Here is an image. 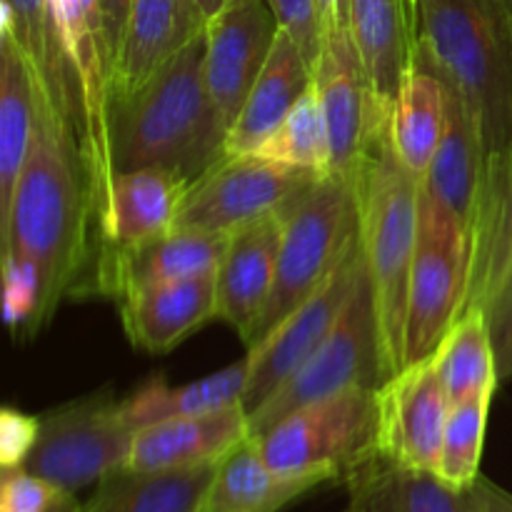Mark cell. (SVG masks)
I'll list each match as a JSON object with an SVG mask.
<instances>
[{
	"mask_svg": "<svg viewBox=\"0 0 512 512\" xmlns=\"http://www.w3.org/2000/svg\"><path fill=\"white\" fill-rule=\"evenodd\" d=\"M345 512H350V510H345Z\"/></svg>",
	"mask_w": 512,
	"mask_h": 512,
	"instance_id": "cell-46",
	"label": "cell"
},
{
	"mask_svg": "<svg viewBox=\"0 0 512 512\" xmlns=\"http://www.w3.org/2000/svg\"><path fill=\"white\" fill-rule=\"evenodd\" d=\"M130 5H133V0H100L105 35H108V43H110V50H113L115 63H118L120 43H123V30H125V23H128Z\"/></svg>",
	"mask_w": 512,
	"mask_h": 512,
	"instance_id": "cell-41",
	"label": "cell"
},
{
	"mask_svg": "<svg viewBox=\"0 0 512 512\" xmlns=\"http://www.w3.org/2000/svg\"><path fill=\"white\" fill-rule=\"evenodd\" d=\"M418 50L458 90L485 150L512 143V8L508 0H415Z\"/></svg>",
	"mask_w": 512,
	"mask_h": 512,
	"instance_id": "cell-3",
	"label": "cell"
},
{
	"mask_svg": "<svg viewBox=\"0 0 512 512\" xmlns=\"http://www.w3.org/2000/svg\"><path fill=\"white\" fill-rule=\"evenodd\" d=\"M278 30L265 0H225L205 23V80L225 130L268 63Z\"/></svg>",
	"mask_w": 512,
	"mask_h": 512,
	"instance_id": "cell-14",
	"label": "cell"
},
{
	"mask_svg": "<svg viewBox=\"0 0 512 512\" xmlns=\"http://www.w3.org/2000/svg\"><path fill=\"white\" fill-rule=\"evenodd\" d=\"M118 308L130 343L145 353L163 355L218 318V280L203 275L135 290Z\"/></svg>",
	"mask_w": 512,
	"mask_h": 512,
	"instance_id": "cell-23",
	"label": "cell"
},
{
	"mask_svg": "<svg viewBox=\"0 0 512 512\" xmlns=\"http://www.w3.org/2000/svg\"><path fill=\"white\" fill-rule=\"evenodd\" d=\"M512 275V143L488 153L470 220V268L463 313L485 310ZM460 313V315H463Z\"/></svg>",
	"mask_w": 512,
	"mask_h": 512,
	"instance_id": "cell-20",
	"label": "cell"
},
{
	"mask_svg": "<svg viewBox=\"0 0 512 512\" xmlns=\"http://www.w3.org/2000/svg\"><path fill=\"white\" fill-rule=\"evenodd\" d=\"M483 313L488 318L490 338H493L498 378L500 383H508L512 380V275Z\"/></svg>",
	"mask_w": 512,
	"mask_h": 512,
	"instance_id": "cell-40",
	"label": "cell"
},
{
	"mask_svg": "<svg viewBox=\"0 0 512 512\" xmlns=\"http://www.w3.org/2000/svg\"><path fill=\"white\" fill-rule=\"evenodd\" d=\"M448 125V80L418 50L413 68L405 75L393 113H390V145L400 163L418 180L438 150Z\"/></svg>",
	"mask_w": 512,
	"mask_h": 512,
	"instance_id": "cell-27",
	"label": "cell"
},
{
	"mask_svg": "<svg viewBox=\"0 0 512 512\" xmlns=\"http://www.w3.org/2000/svg\"><path fill=\"white\" fill-rule=\"evenodd\" d=\"M360 243L373 285L385 380L405 368V310L420 233V180L380 143L358 178Z\"/></svg>",
	"mask_w": 512,
	"mask_h": 512,
	"instance_id": "cell-5",
	"label": "cell"
},
{
	"mask_svg": "<svg viewBox=\"0 0 512 512\" xmlns=\"http://www.w3.org/2000/svg\"><path fill=\"white\" fill-rule=\"evenodd\" d=\"M380 455L403 468L435 473L453 403L433 355L410 363L378 388Z\"/></svg>",
	"mask_w": 512,
	"mask_h": 512,
	"instance_id": "cell-15",
	"label": "cell"
},
{
	"mask_svg": "<svg viewBox=\"0 0 512 512\" xmlns=\"http://www.w3.org/2000/svg\"><path fill=\"white\" fill-rule=\"evenodd\" d=\"M350 35L373 83L395 103L418 55L415 0H350Z\"/></svg>",
	"mask_w": 512,
	"mask_h": 512,
	"instance_id": "cell-26",
	"label": "cell"
},
{
	"mask_svg": "<svg viewBox=\"0 0 512 512\" xmlns=\"http://www.w3.org/2000/svg\"><path fill=\"white\" fill-rule=\"evenodd\" d=\"M315 3H318L325 35L350 30V0H315Z\"/></svg>",
	"mask_w": 512,
	"mask_h": 512,
	"instance_id": "cell-42",
	"label": "cell"
},
{
	"mask_svg": "<svg viewBox=\"0 0 512 512\" xmlns=\"http://www.w3.org/2000/svg\"><path fill=\"white\" fill-rule=\"evenodd\" d=\"M53 48V100L70 123L90 175L93 218L103 210L115 175V58L100 0H48Z\"/></svg>",
	"mask_w": 512,
	"mask_h": 512,
	"instance_id": "cell-4",
	"label": "cell"
},
{
	"mask_svg": "<svg viewBox=\"0 0 512 512\" xmlns=\"http://www.w3.org/2000/svg\"><path fill=\"white\" fill-rule=\"evenodd\" d=\"M0 30L18 43L38 88L53 98L48 0H0Z\"/></svg>",
	"mask_w": 512,
	"mask_h": 512,
	"instance_id": "cell-35",
	"label": "cell"
},
{
	"mask_svg": "<svg viewBox=\"0 0 512 512\" xmlns=\"http://www.w3.org/2000/svg\"><path fill=\"white\" fill-rule=\"evenodd\" d=\"M485 158L483 130L463 95L448 83V125L420 180V218L470 233Z\"/></svg>",
	"mask_w": 512,
	"mask_h": 512,
	"instance_id": "cell-17",
	"label": "cell"
},
{
	"mask_svg": "<svg viewBox=\"0 0 512 512\" xmlns=\"http://www.w3.org/2000/svg\"><path fill=\"white\" fill-rule=\"evenodd\" d=\"M365 270L368 268H365L363 243H358L318 290H313L263 338L250 345V375L243 398V408L248 413H253L278 385H283L328 338Z\"/></svg>",
	"mask_w": 512,
	"mask_h": 512,
	"instance_id": "cell-12",
	"label": "cell"
},
{
	"mask_svg": "<svg viewBox=\"0 0 512 512\" xmlns=\"http://www.w3.org/2000/svg\"><path fill=\"white\" fill-rule=\"evenodd\" d=\"M35 128V80L18 43L0 30V215L8 210Z\"/></svg>",
	"mask_w": 512,
	"mask_h": 512,
	"instance_id": "cell-31",
	"label": "cell"
},
{
	"mask_svg": "<svg viewBox=\"0 0 512 512\" xmlns=\"http://www.w3.org/2000/svg\"><path fill=\"white\" fill-rule=\"evenodd\" d=\"M470 233L420 218L418 250L405 310V365L430 358L463 313Z\"/></svg>",
	"mask_w": 512,
	"mask_h": 512,
	"instance_id": "cell-13",
	"label": "cell"
},
{
	"mask_svg": "<svg viewBox=\"0 0 512 512\" xmlns=\"http://www.w3.org/2000/svg\"><path fill=\"white\" fill-rule=\"evenodd\" d=\"M225 245L228 235L170 228L168 233L130 248H100L90 288L120 303L135 290L215 275Z\"/></svg>",
	"mask_w": 512,
	"mask_h": 512,
	"instance_id": "cell-16",
	"label": "cell"
},
{
	"mask_svg": "<svg viewBox=\"0 0 512 512\" xmlns=\"http://www.w3.org/2000/svg\"><path fill=\"white\" fill-rule=\"evenodd\" d=\"M205 23L198 0H133L115 63V103L138 93L203 33Z\"/></svg>",
	"mask_w": 512,
	"mask_h": 512,
	"instance_id": "cell-21",
	"label": "cell"
},
{
	"mask_svg": "<svg viewBox=\"0 0 512 512\" xmlns=\"http://www.w3.org/2000/svg\"><path fill=\"white\" fill-rule=\"evenodd\" d=\"M358 243V185L330 175L318 178L283 213L278 270L258 338L318 290Z\"/></svg>",
	"mask_w": 512,
	"mask_h": 512,
	"instance_id": "cell-7",
	"label": "cell"
},
{
	"mask_svg": "<svg viewBox=\"0 0 512 512\" xmlns=\"http://www.w3.org/2000/svg\"><path fill=\"white\" fill-rule=\"evenodd\" d=\"M250 435L243 405L208 415L165 420L135 430L128 470H190L215 465Z\"/></svg>",
	"mask_w": 512,
	"mask_h": 512,
	"instance_id": "cell-22",
	"label": "cell"
},
{
	"mask_svg": "<svg viewBox=\"0 0 512 512\" xmlns=\"http://www.w3.org/2000/svg\"><path fill=\"white\" fill-rule=\"evenodd\" d=\"M313 80L328 123V175L358 185L368 160L388 138L393 103L370 78L350 30L325 35Z\"/></svg>",
	"mask_w": 512,
	"mask_h": 512,
	"instance_id": "cell-10",
	"label": "cell"
},
{
	"mask_svg": "<svg viewBox=\"0 0 512 512\" xmlns=\"http://www.w3.org/2000/svg\"><path fill=\"white\" fill-rule=\"evenodd\" d=\"M223 120L205 80V30L113 108L115 170H168L195 183L223 158Z\"/></svg>",
	"mask_w": 512,
	"mask_h": 512,
	"instance_id": "cell-2",
	"label": "cell"
},
{
	"mask_svg": "<svg viewBox=\"0 0 512 512\" xmlns=\"http://www.w3.org/2000/svg\"><path fill=\"white\" fill-rule=\"evenodd\" d=\"M383 383V343H380L373 285L365 270L328 338L283 385H278L253 413H248L250 438L263 435L285 415L315 400L330 398L350 388H380Z\"/></svg>",
	"mask_w": 512,
	"mask_h": 512,
	"instance_id": "cell-8",
	"label": "cell"
},
{
	"mask_svg": "<svg viewBox=\"0 0 512 512\" xmlns=\"http://www.w3.org/2000/svg\"><path fill=\"white\" fill-rule=\"evenodd\" d=\"M265 3L273 10L280 30H285L298 43V48L303 50L310 68L315 70L325 43V30L318 13V3L315 0H265Z\"/></svg>",
	"mask_w": 512,
	"mask_h": 512,
	"instance_id": "cell-38",
	"label": "cell"
},
{
	"mask_svg": "<svg viewBox=\"0 0 512 512\" xmlns=\"http://www.w3.org/2000/svg\"><path fill=\"white\" fill-rule=\"evenodd\" d=\"M490 512H512V498H510V495L508 493L500 495V500L493 505V508H490Z\"/></svg>",
	"mask_w": 512,
	"mask_h": 512,
	"instance_id": "cell-44",
	"label": "cell"
},
{
	"mask_svg": "<svg viewBox=\"0 0 512 512\" xmlns=\"http://www.w3.org/2000/svg\"><path fill=\"white\" fill-rule=\"evenodd\" d=\"M223 3H225V0H198V5L203 8L205 18H210V15H213L215 10H218Z\"/></svg>",
	"mask_w": 512,
	"mask_h": 512,
	"instance_id": "cell-43",
	"label": "cell"
},
{
	"mask_svg": "<svg viewBox=\"0 0 512 512\" xmlns=\"http://www.w3.org/2000/svg\"><path fill=\"white\" fill-rule=\"evenodd\" d=\"M253 440L275 473L345 485L380 455L378 388H350L315 400Z\"/></svg>",
	"mask_w": 512,
	"mask_h": 512,
	"instance_id": "cell-6",
	"label": "cell"
},
{
	"mask_svg": "<svg viewBox=\"0 0 512 512\" xmlns=\"http://www.w3.org/2000/svg\"><path fill=\"white\" fill-rule=\"evenodd\" d=\"M248 155L285 165V168L305 170L318 178H325L330 170V138L325 123L323 105H320L315 80L310 88L290 108L283 123Z\"/></svg>",
	"mask_w": 512,
	"mask_h": 512,
	"instance_id": "cell-33",
	"label": "cell"
},
{
	"mask_svg": "<svg viewBox=\"0 0 512 512\" xmlns=\"http://www.w3.org/2000/svg\"><path fill=\"white\" fill-rule=\"evenodd\" d=\"M508 3H510V8H512V0H508Z\"/></svg>",
	"mask_w": 512,
	"mask_h": 512,
	"instance_id": "cell-45",
	"label": "cell"
},
{
	"mask_svg": "<svg viewBox=\"0 0 512 512\" xmlns=\"http://www.w3.org/2000/svg\"><path fill=\"white\" fill-rule=\"evenodd\" d=\"M40 435V418L5 408L0 413V465L3 470L20 468L33 453Z\"/></svg>",
	"mask_w": 512,
	"mask_h": 512,
	"instance_id": "cell-39",
	"label": "cell"
},
{
	"mask_svg": "<svg viewBox=\"0 0 512 512\" xmlns=\"http://www.w3.org/2000/svg\"><path fill=\"white\" fill-rule=\"evenodd\" d=\"M248 375V355L228 368L215 370L205 378L178 385V388L165 383V378L160 375H153L135 393L120 400V413L133 430L165 423V420L218 413V410L233 408V405H243Z\"/></svg>",
	"mask_w": 512,
	"mask_h": 512,
	"instance_id": "cell-29",
	"label": "cell"
},
{
	"mask_svg": "<svg viewBox=\"0 0 512 512\" xmlns=\"http://www.w3.org/2000/svg\"><path fill=\"white\" fill-rule=\"evenodd\" d=\"M215 465L155 473L125 468L100 480L78 512H198Z\"/></svg>",
	"mask_w": 512,
	"mask_h": 512,
	"instance_id": "cell-30",
	"label": "cell"
},
{
	"mask_svg": "<svg viewBox=\"0 0 512 512\" xmlns=\"http://www.w3.org/2000/svg\"><path fill=\"white\" fill-rule=\"evenodd\" d=\"M188 180L168 170H123L95 218L98 248H130L168 233L188 193Z\"/></svg>",
	"mask_w": 512,
	"mask_h": 512,
	"instance_id": "cell-24",
	"label": "cell"
},
{
	"mask_svg": "<svg viewBox=\"0 0 512 512\" xmlns=\"http://www.w3.org/2000/svg\"><path fill=\"white\" fill-rule=\"evenodd\" d=\"M70 495L28 470L10 468L0 483V512H53Z\"/></svg>",
	"mask_w": 512,
	"mask_h": 512,
	"instance_id": "cell-37",
	"label": "cell"
},
{
	"mask_svg": "<svg viewBox=\"0 0 512 512\" xmlns=\"http://www.w3.org/2000/svg\"><path fill=\"white\" fill-rule=\"evenodd\" d=\"M133 438L120 400L100 390L45 413L38 443L20 468L75 495L128 468Z\"/></svg>",
	"mask_w": 512,
	"mask_h": 512,
	"instance_id": "cell-9",
	"label": "cell"
},
{
	"mask_svg": "<svg viewBox=\"0 0 512 512\" xmlns=\"http://www.w3.org/2000/svg\"><path fill=\"white\" fill-rule=\"evenodd\" d=\"M315 180L318 175L285 168L258 155L220 158L190 183L173 228L230 235L253 220L285 210Z\"/></svg>",
	"mask_w": 512,
	"mask_h": 512,
	"instance_id": "cell-11",
	"label": "cell"
},
{
	"mask_svg": "<svg viewBox=\"0 0 512 512\" xmlns=\"http://www.w3.org/2000/svg\"><path fill=\"white\" fill-rule=\"evenodd\" d=\"M313 83V68L285 30H278L268 63L250 88L238 118L225 135L223 158L248 155L278 128Z\"/></svg>",
	"mask_w": 512,
	"mask_h": 512,
	"instance_id": "cell-25",
	"label": "cell"
},
{
	"mask_svg": "<svg viewBox=\"0 0 512 512\" xmlns=\"http://www.w3.org/2000/svg\"><path fill=\"white\" fill-rule=\"evenodd\" d=\"M350 512H490L503 490L480 478L473 488H453L438 473L403 468L378 455L350 475Z\"/></svg>",
	"mask_w": 512,
	"mask_h": 512,
	"instance_id": "cell-19",
	"label": "cell"
},
{
	"mask_svg": "<svg viewBox=\"0 0 512 512\" xmlns=\"http://www.w3.org/2000/svg\"><path fill=\"white\" fill-rule=\"evenodd\" d=\"M433 360L453 405L498 390V363L483 310L460 315L433 353Z\"/></svg>",
	"mask_w": 512,
	"mask_h": 512,
	"instance_id": "cell-32",
	"label": "cell"
},
{
	"mask_svg": "<svg viewBox=\"0 0 512 512\" xmlns=\"http://www.w3.org/2000/svg\"><path fill=\"white\" fill-rule=\"evenodd\" d=\"M318 485L323 483L313 478L275 473L248 435L215 465L198 512H280Z\"/></svg>",
	"mask_w": 512,
	"mask_h": 512,
	"instance_id": "cell-28",
	"label": "cell"
},
{
	"mask_svg": "<svg viewBox=\"0 0 512 512\" xmlns=\"http://www.w3.org/2000/svg\"><path fill=\"white\" fill-rule=\"evenodd\" d=\"M493 395H475L450 408L435 473L453 488H473L480 480V460H483L485 428H488Z\"/></svg>",
	"mask_w": 512,
	"mask_h": 512,
	"instance_id": "cell-34",
	"label": "cell"
},
{
	"mask_svg": "<svg viewBox=\"0 0 512 512\" xmlns=\"http://www.w3.org/2000/svg\"><path fill=\"white\" fill-rule=\"evenodd\" d=\"M3 310L18 338L43 328V280L30 260L3 255Z\"/></svg>",
	"mask_w": 512,
	"mask_h": 512,
	"instance_id": "cell-36",
	"label": "cell"
},
{
	"mask_svg": "<svg viewBox=\"0 0 512 512\" xmlns=\"http://www.w3.org/2000/svg\"><path fill=\"white\" fill-rule=\"evenodd\" d=\"M93 193L70 123L35 85V128L8 210L3 255L30 260L43 280V325L75 288L88 260Z\"/></svg>",
	"mask_w": 512,
	"mask_h": 512,
	"instance_id": "cell-1",
	"label": "cell"
},
{
	"mask_svg": "<svg viewBox=\"0 0 512 512\" xmlns=\"http://www.w3.org/2000/svg\"><path fill=\"white\" fill-rule=\"evenodd\" d=\"M283 213H270L228 235L218 280V318H223L245 345L258 338L278 270Z\"/></svg>",
	"mask_w": 512,
	"mask_h": 512,
	"instance_id": "cell-18",
	"label": "cell"
}]
</instances>
